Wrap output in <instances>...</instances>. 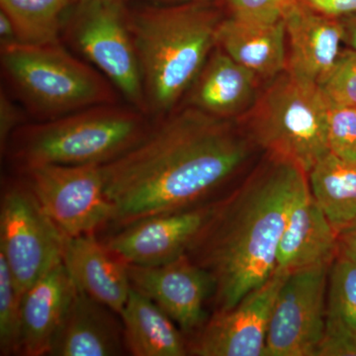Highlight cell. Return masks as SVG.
<instances>
[{"instance_id":"obj_1","label":"cell","mask_w":356,"mask_h":356,"mask_svg":"<svg viewBox=\"0 0 356 356\" xmlns=\"http://www.w3.org/2000/svg\"><path fill=\"white\" fill-rule=\"evenodd\" d=\"M255 143L234 119L189 107L151 129L132 149L102 165L117 229L216 201L242 170Z\"/></svg>"},{"instance_id":"obj_2","label":"cell","mask_w":356,"mask_h":356,"mask_svg":"<svg viewBox=\"0 0 356 356\" xmlns=\"http://www.w3.org/2000/svg\"><path fill=\"white\" fill-rule=\"evenodd\" d=\"M306 184L299 166L267 154L242 185L215 201L186 252L214 280V312L233 308L273 276L290 208Z\"/></svg>"},{"instance_id":"obj_3","label":"cell","mask_w":356,"mask_h":356,"mask_svg":"<svg viewBox=\"0 0 356 356\" xmlns=\"http://www.w3.org/2000/svg\"><path fill=\"white\" fill-rule=\"evenodd\" d=\"M219 0L146 3L129 11L147 107L170 111L193 86L217 46Z\"/></svg>"},{"instance_id":"obj_4","label":"cell","mask_w":356,"mask_h":356,"mask_svg":"<svg viewBox=\"0 0 356 356\" xmlns=\"http://www.w3.org/2000/svg\"><path fill=\"white\" fill-rule=\"evenodd\" d=\"M149 130L140 115L102 104L17 129L6 149L21 168L103 165L132 149Z\"/></svg>"},{"instance_id":"obj_5","label":"cell","mask_w":356,"mask_h":356,"mask_svg":"<svg viewBox=\"0 0 356 356\" xmlns=\"http://www.w3.org/2000/svg\"><path fill=\"white\" fill-rule=\"evenodd\" d=\"M330 104L318 84L285 70L257 96L247 131L267 154L286 159L308 175L330 153Z\"/></svg>"},{"instance_id":"obj_6","label":"cell","mask_w":356,"mask_h":356,"mask_svg":"<svg viewBox=\"0 0 356 356\" xmlns=\"http://www.w3.org/2000/svg\"><path fill=\"white\" fill-rule=\"evenodd\" d=\"M2 67L33 106L54 118L111 100L107 83L58 43L1 48Z\"/></svg>"},{"instance_id":"obj_7","label":"cell","mask_w":356,"mask_h":356,"mask_svg":"<svg viewBox=\"0 0 356 356\" xmlns=\"http://www.w3.org/2000/svg\"><path fill=\"white\" fill-rule=\"evenodd\" d=\"M67 238L24 181L6 187L0 204V255L20 294L63 261Z\"/></svg>"},{"instance_id":"obj_8","label":"cell","mask_w":356,"mask_h":356,"mask_svg":"<svg viewBox=\"0 0 356 356\" xmlns=\"http://www.w3.org/2000/svg\"><path fill=\"white\" fill-rule=\"evenodd\" d=\"M70 18L77 48L129 102L140 109L147 108L125 0L79 1Z\"/></svg>"},{"instance_id":"obj_9","label":"cell","mask_w":356,"mask_h":356,"mask_svg":"<svg viewBox=\"0 0 356 356\" xmlns=\"http://www.w3.org/2000/svg\"><path fill=\"white\" fill-rule=\"evenodd\" d=\"M22 170L23 181L67 238L109 226L113 207L105 192L102 165H36Z\"/></svg>"},{"instance_id":"obj_10","label":"cell","mask_w":356,"mask_h":356,"mask_svg":"<svg viewBox=\"0 0 356 356\" xmlns=\"http://www.w3.org/2000/svg\"><path fill=\"white\" fill-rule=\"evenodd\" d=\"M330 266L288 273L274 303L264 356H316L324 336Z\"/></svg>"},{"instance_id":"obj_11","label":"cell","mask_w":356,"mask_h":356,"mask_svg":"<svg viewBox=\"0 0 356 356\" xmlns=\"http://www.w3.org/2000/svg\"><path fill=\"white\" fill-rule=\"evenodd\" d=\"M286 271L276 269L268 280L229 310L214 312L187 339L188 355L264 356L269 322Z\"/></svg>"},{"instance_id":"obj_12","label":"cell","mask_w":356,"mask_h":356,"mask_svg":"<svg viewBox=\"0 0 356 356\" xmlns=\"http://www.w3.org/2000/svg\"><path fill=\"white\" fill-rule=\"evenodd\" d=\"M127 266L131 286L153 300L185 337L203 327L208 320L205 307L214 296L215 283L188 255L161 266Z\"/></svg>"},{"instance_id":"obj_13","label":"cell","mask_w":356,"mask_h":356,"mask_svg":"<svg viewBox=\"0 0 356 356\" xmlns=\"http://www.w3.org/2000/svg\"><path fill=\"white\" fill-rule=\"evenodd\" d=\"M215 201L191 209L145 218L117 229L104 241L118 259L139 266H156L186 254L214 208Z\"/></svg>"},{"instance_id":"obj_14","label":"cell","mask_w":356,"mask_h":356,"mask_svg":"<svg viewBox=\"0 0 356 356\" xmlns=\"http://www.w3.org/2000/svg\"><path fill=\"white\" fill-rule=\"evenodd\" d=\"M283 19L286 29L287 72L322 86L341 56V20L315 13L297 0L288 6Z\"/></svg>"},{"instance_id":"obj_15","label":"cell","mask_w":356,"mask_h":356,"mask_svg":"<svg viewBox=\"0 0 356 356\" xmlns=\"http://www.w3.org/2000/svg\"><path fill=\"white\" fill-rule=\"evenodd\" d=\"M337 252L339 234L312 195L308 181L290 208L278 245L276 269L292 273L332 264Z\"/></svg>"},{"instance_id":"obj_16","label":"cell","mask_w":356,"mask_h":356,"mask_svg":"<svg viewBox=\"0 0 356 356\" xmlns=\"http://www.w3.org/2000/svg\"><path fill=\"white\" fill-rule=\"evenodd\" d=\"M118 314L77 289L49 350V356L125 355Z\"/></svg>"},{"instance_id":"obj_17","label":"cell","mask_w":356,"mask_h":356,"mask_svg":"<svg viewBox=\"0 0 356 356\" xmlns=\"http://www.w3.org/2000/svg\"><path fill=\"white\" fill-rule=\"evenodd\" d=\"M63 264L79 291L120 315L132 289L127 264L95 234L67 238Z\"/></svg>"},{"instance_id":"obj_18","label":"cell","mask_w":356,"mask_h":356,"mask_svg":"<svg viewBox=\"0 0 356 356\" xmlns=\"http://www.w3.org/2000/svg\"><path fill=\"white\" fill-rule=\"evenodd\" d=\"M76 292L74 280L60 261L23 294L21 355H48Z\"/></svg>"},{"instance_id":"obj_19","label":"cell","mask_w":356,"mask_h":356,"mask_svg":"<svg viewBox=\"0 0 356 356\" xmlns=\"http://www.w3.org/2000/svg\"><path fill=\"white\" fill-rule=\"evenodd\" d=\"M259 79L219 48L191 86V106L219 118H236L254 106Z\"/></svg>"},{"instance_id":"obj_20","label":"cell","mask_w":356,"mask_h":356,"mask_svg":"<svg viewBox=\"0 0 356 356\" xmlns=\"http://www.w3.org/2000/svg\"><path fill=\"white\" fill-rule=\"evenodd\" d=\"M217 46L259 79H273L286 70L283 18L273 23H257L227 16L218 30Z\"/></svg>"},{"instance_id":"obj_21","label":"cell","mask_w":356,"mask_h":356,"mask_svg":"<svg viewBox=\"0 0 356 356\" xmlns=\"http://www.w3.org/2000/svg\"><path fill=\"white\" fill-rule=\"evenodd\" d=\"M120 318L128 353L134 356L188 355L187 339L156 303L131 289Z\"/></svg>"},{"instance_id":"obj_22","label":"cell","mask_w":356,"mask_h":356,"mask_svg":"<svg viewBox=\"0 0 356 356\" xmlns=\"http://www.w3.org/2000/svg\"><path fill=\"white\" fill-rule=\"evenodd\" d=\"M312 195L337 234L356 225V158L325 154L308 173Z\"/></svg>"},{"instance_id":"obj_23","label":"cell","mask_w":356,"mask_h":356,"mask_svg":"<svg viewBox=\"0 0 356 356\" xmlns=\"http://www.w3.org/2000/svg\"><path fill=\"white\" fill-rule=\"evenodd\" d=\"M81 0H0V10L10 18L20 43H58L60 28Z\"/></svg>"},{"instance_id":"obj_24","label":"cell","mask_w":356,"mask_h":356,"mask_svg":"<svg viewBox=\"0 0 356 356\" xmlns=\"http://www.w3.org/2000/svg\"><path fill=\"white\" fill-rule=\"evenodd\" d=\"M325 327L356 332V259L341 252L330 266Z\"/></svg>"},{"instance_id":"obj_25","label":"cell","mask_w":356,"mask_h":356,"mask_svg":"<svg viewBox=\"0 0 356 356\" xmlns=\"http://www.w3.org/2000/svg\"><path fill=\"white\" fill-rule=\"evenodd\" d=\"M22 297L6 259L0 255V355H21Z\"/></svg>"},{"instance_id":"obj_26","label":"cell","mask_w":356,"mask_h":356,"mask_svg":"<svg viewBox=\"0 0 356 356\" xmlns=\"http://www.w3.org/2000/svg\"><path fill=\"white\" fill-rule=\"evenodd\" d=\"M330 103L327 117L330 152L343 158H356V106Z\"/></svg>"},{"instance_id":"obj_27","label":"cell","mask_w":356,"mask_h":356,"mask_svg":"<svg viewBox=\"0 0 356 356\" xmlns=\"http://www.w3.org/2000/svg\"><path fill=\"white\" fill-rule=\"evenodd\" d=\"M321 88L332 103L356 106L355 50L341 51L334 70Z\"/></svg>"},{"instance_id":"obj_28","label":"cell","mask_w":356,"mask_h":356,"mask_svg":"<svg viewBox=\"0 0 356 356\" xmlns=\"http://www.w3.org/2000/svg\"><path fill=\"white\" fill-rule=\"evenodd\" d=\"M229 16L248 22L273 23L282 19L296 0H219Z\"/></svg>"},{"instance_id":"obj_29","label":"cell","mask_w":356,"mask_h":356,"mask_svg":"<svg viewBox=\"0 0 356 356\" xmlns=\"http://www.w3.org/2000/svg\"><path fill=\"white\" fill-rule=\"evenodd\" d=\"M316 356H356V332L325 327Z\"/></svg>"},{"instance_id":"obj_30","label":"cell","mask_w":356,"mask_h":356,"mask_svg":"<svg viewBox=\"0 0 356 356\" xmlns=\"http://www.w3.org/2000/svg\"><path fill=\"white\" fill-rule=\"evenodd\" d=\"M311 10L327 16L343 19L356 15V0H297Z\"/></svg>"},{"instance_id":"obj_31","label":"cell","mask_w":356,"mask_h":356,"mask_svg":"<svg viewBox=\"0 0 356 356\" xmlns=\"http://www.w3.org/2000/svg\"><path fill=\"white\" fill-rule=\"evenodd\" d=\"M20 122V115L15 105L8 97L1 93L0 97V145L1 151L6 152L7 144L17 130Z\"/></svg>"},{"instance_id":"obj_32","label":"cell","mask_w":356,"mask_h":356,"mask_svg":"<svg viewBox=\"0 0 356 356\" xmlns=\"http://www.w3.org/2000/svg\"><path fill=\"white\" fill-rule=\"evenodd\" d=\"M20 43L19 37L13 21L3 11L0 10V44L1 48Z\"/></svg>"},{"instance_id":"obj_33","label":"cell","mask_w":356,"mask_h":356,"mask_svg":"<svg viewBox=\"0 0 356 356\" xmlns=\"http://www.w3.org/2000/svg\"><path fill=\"white\" fill-rule=\"evenodd\" d=\"M339 252L356 259V225L339 234Z\"/></svg>"},{"instance_id":"obj_34","label":"cell","mask_w":356,"mask_h":356,"mask_svg":"<svg viewBox=\"0 0 356 356\" xmlns=\"http://www.w3.org/2000/svg\"><path fill=\"white\" fill-rule=\"evenodd\" d=\"M341 20L343 26V43L356 51V15Z\"/></svg>"},{"instance_id":"obj_35","label":"cell","mask_w":356,"mask_h":356,"mask_svg":"<svg viewBox=\"0 0 356 356\" xmlns=\"http://www.w3.org/2000/svg\"><path fill=\"white\" fill-rule=\"evenodd\" d=\"M143 1L149 2V3L172 4L184 3V2L210 1V0H143Z\"/></svg>"},{"instance_id":"obj_36","label":"cell","mask_w":356,"mask_h":356,"mask_svg":"<svg viewBox=\"0 0 356 356\" xmlns=\"http://www.w3.org/2000/svg\"><path fill=\"white\" fill-rule=\"evenodd\" d=\"M81 1H86V0H81Z\"/></svg>"}]
</instances>
